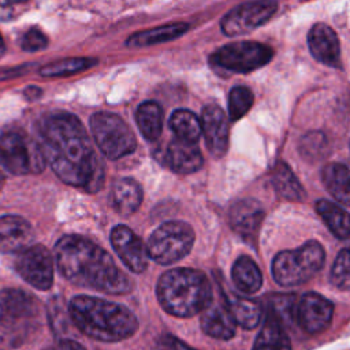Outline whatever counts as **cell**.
I'll return each instance as SVG.
<instances>
[{"instance_id": "obj_9", "label": "cell", "mask_w": 350, "mask_h": 350, "mask_svg": "<svg viewBox=\"0 0 350 350\" xmlns=\"http://www.w3.org/2000/svg\"><path fill=\"white\" fill-rule=\"evenodd\" d=\"M0 154L7 171L15 175L40 172L45 163L41 146L19 131H8L0 137Z\"/></svg>"}, {"instance_id": "obj_3", "label": "cell", "mask_w": 350, "mask_h": 350, "mask_svg": "<svg viewBox=\"0 0 350 350\" xmlns=\"http://www.w3.org/2000/svg\"><path fill=\"white\" fill-rule=\"evenodd\" d=\"M70 316L85 335L101 342H119L138 328L137 317L126 306L89 295L74 297Z\"/></svg>"}, {"instance_id": "obj_22", "label": "cell", "mask_w": 350, "mask_h": 350, "mask_svg": "<svg viewBox=\"0 0 350 350\" xmlns=\"http://www.w3.org/2000/svg\"><path fill=\"white\" fill-rule=\"evenodd\" d=\"M189 29L187 23L183 22H174V23H165L149 30H142L131 34L126 40L127 46H148L154 44H161L167 41H172L182 34H185Z\"/></svg>"}, {"instance_id": "obj_39", "label": "cell", "mask_w": 350, "mask_h": 350, "mask_svg": "<svg viewBox=\"0 0 350 350\" xmlns=\"http://www.w3.org/2000/svg\"><path fill=\"white\" fill-rule=\"evenodd\" d=\"M5 170L7 168H5V165L3 163V159H1V154H0V190L4 185V182H5Z\"/></svg>"}, {"instance_id": "obj_29", "label": "cell", "mask_w": 350, "mask_h": 350, "mask_svg": "<svg viewBox=\"0 0 350 350\" xmlns=\"http://www.w3.org/2000/svg\"><path fill=\"white\" fill-rule=\"evenodd\" d=\"M170 127L175 137L187 142H197L202 134L201 119L197 118L191 111L176 109L170 118Z\"/></svg>"}, {"instance_id": "obj_40", "label": "cell", "mask_w": 350, "mask_h": 350, "mask_svg": "<svg viewBox=\"0 0 350 350\" xmlns=\"http://www.w3.org/2000/svg\"><path fill=\"white\" fill-rule=\"evenodd\" d=\"M4 53H5V42H4V38H3V36H1V33H0V57H1Z\"/></svg>"}, {"instance_id": "obj_2", "label": "cell", "mask_w": 350, "mask_h": 350, "mask_svg": "<svg viewBox=\"0 0 350 350\" xmlns=\"http://www.w3.org/2000/svg\"><path fill=\"white\" fill-rule=\"evenodd\" d=\"M60 273L70 282L107 294L130 291L131 282L100 246L79 235H66L55 246Z\"/></svg>"}, {"instance_id": "obj_4", "label": "cell", "mask_w": 350, "mask_h": 350, "mask_svg": "<svg viewBox=\"0 0 350 350\" xmlns=\"http://www.w3.org/2000/svg\"><path fill=\"white\" fill-rule=\"evenodd\" d=\"M157 298L167 313L176 317H190L211 304L212 288L201 271L175 268L160 276Z\"/></svg>"}, {"instance_id": "obj_23", "label": "cell", "mask_w": 350, "mask_h": 350, "mask_svg": "<svg viewBox=\"0 0 350 350\" xmlns=\"http://www.w3.org/2000/svg\"><path fill=\"white\" fill-rule=\"evenodd\" d=\"M321 179L338 202L350 206V170L346 165L327 164L321 171Z\"/></svg>"}, {"instance_id": "obj_26", "label": "cell", "mask_w": 350, "mask_h": 350, "mask_svg": "<svg viewBox=\"0 0 350 350\" xmlns=\"http://www.w3.org/2000/svg\"><path fill=\"white\" fill-rule=\"evenodd\" d=\"M316 211L336 238L346 239L350 235V215L339 205L328 200H319Z\"/></svg>"}, {"instance_id": "obj_37", "label": "cell", "mask_w": 350, "mask_h": 350, "mask_svg": "<svg viewBox=\"0 0 350 350\" xmlns=\"http://www.w3.org/2000/svg\"><path fill=\"white\" fill-rule=\"evenodd\" d=\"M44 350H85V347L81 343L75 342V340L60 339V340H57L56 343L48 346Z\"/></svg>"}, {"instance_id": "obj_10", "label": "cell", "mask_w": 350, "mask_h": 350, "mask_svg": "<svg viewBox=\"0 0 350 350\" xmlns=\"http://www.w3.org/2000/svg\"><path fill=\"white\" fill-rule=\"evenodd\" d=\"M273 57V51L264 44L256 41H241L227 44L212 53L211 60L213 64L234 72L254 71Z\"/></svg>"}, {"instance_id": "obj_28", "label": "cell", "mask_w": 350, "mask_h": 350, "mask_svg": "<svg viewBox=\"0 0 350 350\" xmlns=\"http://www.w3.org/2000/svg\"><path fill=\"white\" fill-rule=\"evenodd\" d=\"M253 350H291V343L283 325L271 317H265Z\"/></svg>"}, {"instance_id": "obj_31", "label": "cell", "mask_w": 350, "mask_h": 350, "mask_svg": "<svg viewBox=\"0 0 350 350\" xmlns=\"http://www.w3.org/2000/svg\"><path fill=\"white\" fill-rule=\"evenodd\" d=\"M96 63L94 59L89 57H68V59H60L52 63L45 64L40 68V74L42 77H66L72 75L81 71H85L90 68Z\"/></svg>"}, {"instance_id": "obj_12", "label": "cell", "mask_w": 350, "mask_h": 350, "mask_svg": "<svg viewBox=\"0 0 350 350\" xmlns=\"http://www.w3.org/2000/svg\"><path fill=\"white\" fill-rule=\"evenodd\" d=\"M16 272L30 286L48 290L53 282V260L42 245H31L19 253L15 261Z\"/></svg>"}, {"instance_id": "obj_8", "label": "cell", "mask_w": 350, "mask_h": 350, "mask_svg": "<svg viewBox=\"0 0 350 350\" xmlns=\"http://www.w3.org/2000/svg\"><path fill=\"white\" fill-rule=\"evenodd\" d=\"M194 243L193 228L179 220H172L156 228L148 241L149 257L161 264L168 265L179 261L191 250Z\"/></svg>"}, {"instance_id": "obj_6", "label": "cell", "mask_w": 350, "mask_h": 350, "mask_svg": "<svg viewBox=\"0 0 350 350\" xmlns=\"http://www.w3.org/2000/svg\"><path fill=\"white\" fill-rule=\"evenodd\" d=\"M325 253L316 241H309L295 250L276 254L272 262V275L278 284L298 286L313 278L324 265Z\"/></svg>"}, {"instance_id": "obj_32", "label": "cell", "mask_w": 350, "mask_h": 350, "mask_svg": "<svg viewBox=\"0 0 350 350\" xmlns=\"http://www.w3.org/2000/svg\"><path fill=\"white\" fill-rule=\"evenodd\" d=\"M253 105V93L246 86H235L228 94V118L235 122L245 116Z\"/></svg>"}, {"instance_id": "obj_19", "label": "cell", "mask_w": 350, "mask_h": 350, "mask_svg": "<svg viewBox=\"0 0 350 350\" xmlns=\"http://www.w3.org/2000/svg\"><path fill=\"white\" fill-rule=\"evenodd\" d=\"M165 163L178 174H191L201 168L204 160L194 142L175 138L165 150Z\"/></svg>"}, {"instance_id": "obj_1", "label": "cell", "mask_w": 350, "mask_h": 350, "mask_svg": "<svg viewBox=\"0 0 350 350\" xmlns=\"http://www.w3.org/2000/svg\"><path fill=\"white\" fill-rule=\"evenodd\" d=\"M42 152L53 172L67 185L96 190L103 171L92 142L79 119L53 113L42 124Z\"/></svg>"}, {"instance_id": "obj_34", "label": "cell", "mask_w": 350, "mask_h": 350, "mask_svg": "<svg viewBox=\"0 0 350 350\" xmlns=\"http://www.w3.org/2000/svg\"><path fill=\"white\" fill-rule=\"evenodd\" d=\"M331 282L338 288L350 290V247L338 253L331 269Z\"/></svg>"}, {"instance_id": "obj_25", "label": "cell", "mask_w": 350, "mask_h": 350, "mask_svg": "<svg viewBox=\"0 0 350 350\" xmlns=\"http://www.w3.org/2000/svg\"><path fill=\"white\" fill-rule=\"evenodd\" d=\"M163 109L154 101H145L137 108L135 120L145 139L154 141L160 137L163 130Z\"/></svg>"}, {"instance_id": "obj_24", "label": "cell", "mask_w": 350, "mask_h": 350, "mask_svg": "<svg viewBox=\"0 0 350 350\" xmlns=\"http://www.w3.org/2000/svg\"><path fill=\"white\" fill-rule=\"evenodd\" d=\"M231 276L235 287L246 294L256 293L262 284V275L257 264L247 256H241L234 262Z\"/></svg>"}, {"instance_id": "obj_5", "label": "cell", "mask_w": 350, "mask_h": 350, "mask_svg": "<svg viewBox=\"0 0 350 350\" xmlns=\"http://www.w3.org/2000/svg\"><path fill=\"white\" fill-rule=\"evenodd\" d=\"M40 327L37 299L19 288H0V350L22 346Z\"/></svg>"}, {"instance_id": "obj_16", "label": "cell", "mask_w": 350, "mask_h": 350, "mask_svg": "<svg viewBox=\"0 0 350 350\" xmlns=\"http://www.w3.org/2000/svg\"><path fill=\"white\" fill-rule=\"evenodd\" d=\"M34 241L33 227L15 215L0 217V253H21Z\"/></svg>"}, {"instance_id": "obj_18", "label": "cell", "mask_w": 350, "mask_h": 350, "mask_svg": "<svg viewBox=\"0 0 350 350\" xmlns=\"http://www.w3.org/2000/svg\"><path fill=\"white\" fill-rule=\"evenodd\" d=\"M264 219V209L257 200L243 198L232 204L228 220L235 232L242 237H252L258 230Z\"/></svg>"}, {"instance_id": "obj_15", "label": "cell", "mask_w": 350, "mask_h": 350, "mask_svg": "<svg viewBox=\"0 0 350 350\" xmlns=\"http://www.w3.org/2000/svg\"><path fill=\"white\" fill-rule=\"evenodd\" d=\"M201 127L209 152L221 157L228 148V119L219 105L209 104L201 113Z\"/></svg>"}, {"instance_id": "obj_27", "label": "cell", "mask_w": 350, "mask_h": 350, "mask_svg": "<svg viewBox=\"0 0 350 350\" xmlns=\"http://www.w3.org/2000/svg\"><path fill=\"white\" fill-rule=\"evenodd\" d=\"M226 304L234 321L242 328L253 329L260 324L262 317V308L257 301L235 297L226 299Z\"/></svg>"}, {"instance_id": "obj_11", "label": "cell", "mask_w": 350, "mask_h": 350, "mask_svg": "<svg viewBox=\"0 0 350 350\" xmlns=\"http://www.w3.org/2000/svg\"><path fill=\"white\" fill-rule=\"evenodd\" d=\"M276 10L278 3L275 0H253L242 3L223 16L220 23L221 31L230 37L247 34L267 23Z\"/></svg>"}, {"instance_id": "obj_36", "label": "cell", "mask_w": 350, "mask_h": 350, "mask_svg": "<svg viewBox=\"0 0 350 350\" xmlns=\"http://www.w3.org/2000/svg\"><path fill=\"white\" fill-rule=\"evenodd\" d=\"M159 350H196L191 349L190 346H187L186 343H183L182 340H179L178 338L172 336V335H164L160 338L159 345H157Z\"/></svg>"}, {"instance_id": "obj_13", "label": "cell", "mask_w": 350, "mask_h": 350, "mask_svg": "<svg viewBox=\"0 0 350 350\" xmlns=\"http://www.w3.org/2000/svg\"><path fill=\"white\" fill-rule=\"evenodd\" d=\"M334 305L317 293H306L295 309V319L301 328L309 334L324 331L332 319Z\"/></svg>"}, {"instance_id": "obj_20", "label": "cell", "mask_w": 350, "mask_h": 350, "mask_svg": "<svg viewBox=\"0 0 350 350\" xmlns=\"http://www.w3.org/2000/svg\"><path fill=\"white\" fill-rule=\"evenodd\" d=\"M235 325L226 301L223 304H211L202 310L201 328L202 331L216 339H230L235 334Z\"/></svg>"}, {"instance_id": "obj_7", "label": "cell", "mask_w": 350, "mask_h": 350, "mask_svg": "<svg viewBox=\"0 0 350 350\" xmlns=\"http://www.w3.org/2000/svg\"><path fill=\"white\" fill-rule=\"evenodd\" d=\"M90 129L97 146L103 154L111 160L127 156L137 148V139L133 130L115 113H94L90 118Z\"/></svg>"}, {"instance_id": "obj_38", "label": "cell", "mask_w": 350, "mask_h": 350, "mask_svg": "<svg viewBox=\"0 0 350 350\" xmlns=\"http://www.w3.org/2000/svg\"><path fill=\"white\" fill-rule=\"evenodd\" d=\"M12 15V1L11 0H0V19L7 21Z\"/></svg>"}, {"instance_id": "obj_17", "label": "cell", "mask_w": 350, "mask_h": 350, "mask_svg": "<svg viewBox=\"0 0 350 350\" xmlns=\"http://www.w3.org/2000/svg\"><path fill=\"white\" fill-rule=\"evenodd\" d=\"M309 51L316 60L325 66L339 67L340 46L335 31L325 23H316L308 33Z\"/></svg>"}, {"instance_id": "obj_35", "label": "cell", "mask_w": 350, "mask_h": 350, "mask_svg": "<svg viewBox=\"0 0 350 350\" xmlns=\"http://www.w3.org/2000/svg\"><path fill=\"white\" fill-rule=\"evenodd\" d=\"M21 46L23 51L37 52L48 46V38L38 27H31L21 37Z\"/></svg>"}, {"instance_id": "obj_14", "label": "cell", "mask_w": 350, "mask_h": 350, "mask_svg": "<svg viewBox=\"0 0 350 350\" xmlns=\"http://www.w3.org/2000/svg\"><path fill=\"white\" fill-rule=\"evenodd\" d=\"M111 243L115 253L133 272H142L148 264V247L129 227L119 224L111 232Z\"/></svg>"}, {"instance_id": "obj_30", "label": "cell", "mask_w": 350, "mask_h": 350, "mask_svg": "<svg viewBox=\"0 0 350 350\" xmlns=\"http://www.w3.org/2000/svg\"><path fill=\"white\" fill-rule=\"evenodd\" d=\"M273 185L278 193L290 201H301L304 189L286 163H278L273 170Z\"/></svg>"}, {"instance_id": "obj_33", "label": "cell", "mask_w": 350, "mask_h": 350, "mask_svg": "<svg viewBox=\"0 0 350 350\" xmlns=\"http://www.w3.org/2000/svg\"><path fill=\"white\" fill-rule=\"evenodd\" d=\"M295 309L297 306L293 295H273L268 302L267 317H271L284 325L295 317Z\"/></svg>"}, {"instance_id": "obj_21", "label": "cell", "mask_w": 350, "mask_h": 350, "mask_svg": "<svg viewBox=\"0 0 350 350\" xmlns=\"http://www.w3.org/2000/svg\"><path fill=\"white\" fill-rule=\"evenodd\" d=\"M111 200L119 215L130 216L142 202V189L137 180L131 178H122L113 185Z\"/></svg>"}, {"instance_id": "obj_41", "label": "cell", "mask_w": 350, "mask_h": 350, "mask_svg": "<svg viewBox=\"0 0 350 350\" xmlns=\"http://www.w3.org/2000/svg\"><path fill=\"white\" fill-rule=\"evenodd\" d=\"M12 3H23V1H26V0H11Z\"/></svg>"}]
</instances>
